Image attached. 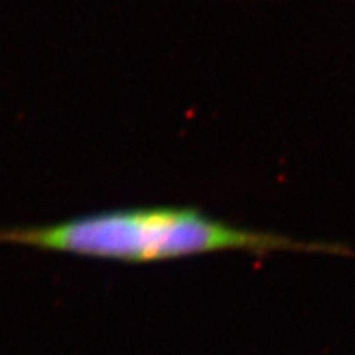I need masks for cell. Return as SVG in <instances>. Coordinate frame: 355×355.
Here are the masks:
<instances>
[{
    "instance_id": "obj_1",
    "label": "cell",
    "mask_w": 355,
    "mask_h": 355,
    "mask_svg": "<svg viewBox=\"0 0 355 355\" xmlns=\"http://www.w3.org/2000/svg\"><path fill=\"white\" fill-rule=\"evenodd\" d=\"M0 243L60 254L150 263L183 257L245 252H337L324 243L298 242L286 235L237 227L194 207H137L87 214L50 225L0 227Z\"/></svg>"
}]
</instances>
